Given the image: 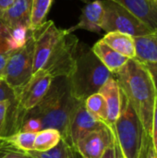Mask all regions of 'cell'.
<instances>
[{
    "label": "cell",
    "mask_w": 157,
    "mask_h": 158,
    "mask_svg": "<svg viewBox=\"0 0 157 158\" xmlns=\"http://www.w3.org/2000/svg\"><path fill=\"white\" fill-rule=\"evenodd\" d=\"M35 39L33 74L43 70L54 79L69 77L73 71L80 41L69 29H59L53 20L32 31Z\"/></svg>",
    "instance_id": "cell-1"
},
{
    "label": "cell",
    "mask_w": 157,
    "mask_h": 158,
    "mask_svg": "<svg viewBox=\"0 0 157 158\" xmlns=\"http://www.w3.org/2000/svg\"><path fill=\"white\" fill-rule=\"evenodd\" d=\"M113 76L135 110L145 133L153 138L156 93L146 66L136 58H130Z\"/></svg>",
    "instance_id": "cell-2"
},
{
    "label": "cell",
    "mask_w": 157,
    "mask_h": 158,
    "mask_svg": "<svg viewBox=\"0 0 157 158\" xmlns=\"http://www.w3.org/2000/svg\"><path fill=\"white\" fill-rule=\"evenodd\" d=\"M81 102L84 101H80L72 95L67 77L56 78L43 100L29 111L23 119L27 118L37 119L41 124V131L57 130L64 141L73 113Z\"/></svg>",
    "instance_id": "cell-3"
},
{
    "label": "cell",
    "mask_w": 157,
    "mask_h": 158,
    "mask_svg": "<svg viewBox=\"0 0 157 158\" xmlns=\"http://www.w3.org/2000/svg\"><path fill=\"white\" fill-rule=\"evenodd\" d=\"M111 77L113 74L94 55L92 48H87L80 43L73 71L68 77L72 95L80 101H85L90 95L98 93Z\"/></svg>",
    "instance_id": "cell-4"
},
{
    "label": "cell",
    "mask_w": 157,
    "mask_h": 158,
    "mask_svg": "<svg viewBox=\"0 0 157 158\" xmlns=\"http://www.w3.org/2000/svg\"><path fill=\"white\" fill-rule=\"evenodd\" d=\"M54 78L45 71L34 73L30 81L16 91L15 100L11 103L2 137L9 136L19 131L24 116L33 109L48 93Z\"/></svg>",
    "instance_id": "cell-5"
},
{
    "label": "cell",
    "mask_w": 157,
    "mask_h": 158,
    "mask_svg": "<svg viewBox=\"0 0 157 158\" xmlns=\"http://www.w3.org/2000/svg\"><path fill=\"white\" fill-rule=\"evenodd\" d=\"M120 94V113L111 131L118 141L123 158H139L144 130L135 110L121 90Z\"/></svg>",
    "instance_id": "cell-6"
},
{
    "label": "cell",
    "mask_w": 157,
    "mask_h": 158,
    "mask_svg": "<svg viewBox=\"0 0 157 158\" xmlns=\"http://www.w3.org/2000/svg\"><path fill=\"white\" fill-rule=\"evenodd\" d=\"M102 3L105 11L102 30L106 33L118 31L134 38L154 32L121 5L112 0H102Z\"/></svg>",
    "instance_id": "cell-7"
},
{
    "label": "cell",
    "mask_w": 157,
    "mask_h": 158,
    "mask_svg": "<svg viewBox=\"0 0 157 158\" xmlns=\"http://www.w3.org/2000/svg\"><path fill=\"white\" fill-rule=\"evenodd\" d=\"M35 39L31 33L26 43L19 48L13 50L7 57L5 81L16 91L24 86L33 75Z\"/></svg>",
    "instance_id": "cell-8"
},
{
    "label": "cell",
    "mask_w": 157,
    "mask_h": 158,
    "mask_svg": "<svg viewBox=\"0 0 157 158\" xmlns=\"http://www.w3.org/2000/svg\"><path fill=\"white\" fill-rule=\"evenodd\" d=\"M105 126L106 125L104 122L98 120L89 113L84 106V102H81L73 113L68 126V134L64 142L67 145L75 148L77 143L85 135Z\"/></svg>",
    "instance_id": "cell-9"
},
{
    "label": "cell",
    "mask_w": 157,
    "mask_h": 158,
    "mask_svg": "<svg viewBox=\"0 0 157 158\" xmlns=\"http://www.w3.org/2000/svg\"><path fill=\"white\" fill-rule=\"evenodd\" d=\"M113 132L108 126L95 130L81 139L75 149L83 158H101L113 143Z\"/></svg>",
    "instance_id": "cell-10"
},
{
    "label": "cell",
    "mask_w": 157,
    "mask_h": 158,
    "mask_svg": "<svg viewBox=\"0 0 157 158\" xmlns=\"http://www.w3.org/2000/svg\"><path fill=\"white\" fill-rule=\"evenodd\" d=\"M129 10L151 31H157V3L155 0H112Z\"/></svg>",
    "instance_id": "cell-11"
},
{
    "label": "cell",
    "mask_w": 157,
    "mask_h": 158,
    "mask_svg": "<svg viewBox=\"0 0 157 158\" xmlns=\"http://www.w3.org/2000/svg\"><path fill=\"white\" fill-rule=\"evenodd\" d=\"M32 12V0H15L4 12L2 19L12 31L16 29L30 30Z\"/></svg>",
    "instance_id": "cell-12"
},
{
    "label": "cell",
    "mask_w": 157,
    "mask_h": 158,
    "mask_svg": "<svg viewBox=\"0 0 157 158\" xmlns=\"http://www.w3.org/2000/svg\"><path fill=\"white\" fill-rule=\"evenodd\" d=\"M104 6L102 0L86 2L81 10V15L77 25L69 30L73 32L76 30H85L92 32H100L104 19Z\"/></svg>",
    "instance_id": "cell-13"
},
{
    "label": "cell",
    "mask_w": 157,
    "mask_h": 158,
    "mask_svg": "<svg viewBox=\"0 0 157 158\" xmlns=\"http://www.w3.org/2000/svg\"><path fill=\"white\" fill-rule=\"evenodd\" d=\"M105 98L107 107V121L106 126L112 129L119 116L121 108V94L116 79L111 77L102 86L99 92Z\"/></svg>",
    "instance_id": "cell-14"
},
{
    "label": "cell",
    "mask_w": 157,
    "mask_h": 158,
    "mask_svg": "<svg viewBox=\"0 0 157 158\" xmlns=\"http://www.w3.org/2000/svg\"><path fill=\"white\" fill-rule=\"evenodd\" d=\"M92 50L112 74L117 73L130 59L112 49L102 39L94 44Z\"/></svg>",
    "instance_id": "cell-15"
},
{
    "label": "cell",
    "mask_w": 157,
    "mask_h": 158,
    "mask_svg": "<svg viewBox=\"0 0 157 158\" xmlns=\"http://www.w3.org/2000/svg\"><path fill=\"white\" fill-rule=\"evenodd\" d=\"M136 59L143 63H157V31L134 37Z\"/></svg>",
    "instance_id": "cell-16"
},
{
    "label": "cell",
    "mask_w": 157,
    "mask_h": 158,
    "mask_svg": "<svg viewBox=\"0 0 157 158\" xmlns=\"http://www.w3.org/2000/svg\"><path fill=\"white\" fill-rule=\"evenodd\" d=\"M102 40L112 49L128 58H136L134 38L130 35L113 31L106 33Z\"/></svg>",
    "instance_id": "cell-17"
},
{
    "label": "cell",
    "mask_w": 157,
    "mask_h": 158,
    "mask_svg": "<svg viewBox=\"0 0 157 158\" xmlns=\"http://www.w3.org/2000/svg\"><path fill=\"white\" fill-rule=\"evenodd\" d=\"M62 141L60 132L56 129H44L36 132L33 151L47 152L56 147Z\"/></svg>",
    "instance_id": "cell-18"
},
{
    "label": "cell",
    "mask_w": 157,
    "mask_h": 158,
    "mask_svg": "<svg viewBox=\"0 0 157 158\" xmlns=\"http://www.w3.org/2000/svg\"><path fill=\"white\" fill-rule=\"evenodd\" d=\"M36 133L19 131L9 136L0 137V143L10 147H13L21 152L33 151V144Z\"/></svg>",
    "instance_id": "cell-19"
},
{
    "label": "cell",
    "mask_w": 157,
    "mask_h": 158,
    "mask_svg": "<svg viewBox=\"0 0 157 158\" xmlns=\"http://www.w3.org/2000/svg\"><path fill=\"white\" fill-rule=\"evenodd\" d=\"M84 106L90 114L106 125L107 107L105 100L100 93L93 94L87 97L84 101Z\"/></svg>",
    "instance_id": "cell-20"
},
{
    "label": "cell",
    "mask_w": 157,
    "mask_h": 158,
    "mask_svg": "<svg viewBox=\"0 0 157 158\" xmlns=\"http://www.w3.org/2000/svg\"><path fill=\"white\" fill-rule=\"evenodd\" d=\"M54 0H32V12L30 31H34L40 27L46 19Z\"/></svg>",
    "instance_id": "cell-21"
},
{
    "label": "cell",
    "mask_w": 157,
    "mask_h": 158,
    "mask_svg": "<svg viewBox=\"0 0 157 158\" xmlns=\"http://www.w3.org/2000/svg\"><path fill=\"white\" fill-rule=\"evenodd\" d=\"M30 158H67V143L62 140L56 147L47 152H23Z\"/></svg>",
    "instance_id": "cell-22"
},
{
    "label": "cell",
    "mask_w": 157,
    "mask_h": 158,
    "mask_svg": "<svg viewBox=\"0 0 157 158\" xmlns=\"http://www.w3.org/2000/svg\"><path fill=\"white\" fill-rule=\"evenodd\" d=\"M13 50L11 30L7 27L3 19L0 18V53L9 55Z\"/></svg>",
    "instance_id": "cell-23"
},
{
    "label": "cell",
    "mask_w": 157,
    "mask_h": 158,
    "mask_svg": "<svg viewBox=\"0 0 157 158\" xmlns=\"http://www.w3.org/2000/svg\"><path fill=\"white\" fill-rule=\"evenodd\" d=\"M15 90L5 81V79H0V102L9 101L12 103L15 100Z\"/></svg>",
    "instance_id": "cell-24"
},
{
    "label": "cell",
    "mask_w": 157,
    "mask_h": 158,
    "mask_svg": "<svg viewBox=\"0 0 157 158\" xmlns=\"http://www.w3.org/2000/svg\"><path fill=\"white\" fill-rule=\"evenodd\" d=\"M0 158H30L23 152L0 143Z\"/></svg>",
    "instance_id": "cell-25"
},
{
    "label": "cell",
    "mask_w": 157,
    "mask_h": 158,
    "mask_svg": "<svg viewBox=\"0 0 157 158\" xmlns=\"http://www.w3.org/2000/svg\"><path fill=\"white\" fill-rule=\"evenodd\" d=\"M10 105L11 103L9 101L0 102V137H2L4 134V131H5L6 123L7 112H8V108Z\"/></svg>",
    "instance_id": "cell-26"
},
{
    "label": "cell",
    "mask_w": 157,
    "mask_h": 158,
    "mask_svg": "<svg viewBox=\"0 0 157 158\" xmlns=\"http://www.w3.org/2000/svg\"><path fill=\"white\" fill-rule=\"evenodd\" d=\"M144 65L146 66V68L151 75L157 95V63H144Z\"/></svg>",
    "instance_id": "cell-27"
},
{
    "label": "cell",
    "mask_w": 157,
    "mask_h": 158,
    "mask_svg": "<svg viewBox=\"0 0 157 158\" xmlns=\"http://www.w3.org/2000/svg\"><path fill=\"white\" fill-rule=\"evenodd\" d=\"M153 140L152 137L148 136L145 131L143 133V143H142V148H141V153H140V156L139 158H146V154H147V149H148V146H149V143L150 142Z\"/></svg>",
    "instance_id": "cell-28"
},
{
    "label": "cell",
    "mask_w": 157,
    "mask_h": 158,
    "mask_svg": "<svg viewBox=\"0 0 157 158\" xmlns=\"http://www.w3.org/2000/svg\"><path fill=\"white\" fill-rule=\"evenodd\" d=\"M8 55L0 53V79H5V69Z\"/></svg>",
    "instance_id": "cell-29"
},
{
    "label": "cell",
    "mask_w": 157,
    "mask_h": 158,
    "mask_svg": "<svg viewBox=\"0 0 157 158\" xmlns=\"http://www.w3.org/2000/svg\"><path fill=\"white\" fill-rule=\"evenodd\" d=\"M114 136V135H113ZM101 158H116V151H115V143H114V138L113 143L108 146V148L105 150V154Z\"/></svg>",
    "instance_id": "cell-30"
},
{
    "label": "cell",
    "mask_w": 157,
    "mask_h": 158,
    "mask_svg": "<svg viewBox=\"0 0 157 158\" xmlns=\"http://www.w3.org/2000/svg\"><path fill=\"white\" fill-rule=\"evenodd\" d=\"M157 134V95L155 97L154 117H153V138Z\"/></svg>",
    "instance_id": "cell-31"
},
{
    "label": "cell",
    "mask_w": 157,
    "mask_h": 158,
    "mask_svg": "<svg viewBox=\"0 0 157 158\" xmlns=\"http://www.w3.org/2000/svg\"><path fill=\"white\" fill-rule=\"evenodd\" d=\"M15 0H0V18H2L4 12L13 4Z\"/></svg>",
    "instance_id": "cell-32"
},
{
    "label": "cell",
    "mask_w": 157,
    "mask_h": 158,
    "mask_svg": "<svg viewBox=\"0 0 157 158\" xmlns=\"http://www.w3.org/2000/svg\"><path fill=\"white\" fill-rule=\"evenodd\" d=\"M79 153L73 147L67 145V158H78Z\"/></svg>",
    "instance_id": "cell-33"
},
{
    "label": "cell",
    "mask_w": 157,
    "mask_h": 158,
    "mask_svg": "<svg viewBox=\"0 0 157 158\" xmlns=\"http://www.w3.org/2000/svg\"><path fill=\"white\" fill-rule=\"evenodd\" d=\"M114 135V133H113ZM114 143H115V151H116V158H123V156L121 154V151H120V148L118 146V141L114 135Z\"/></svg>",
    "instance_id": "cell-34"
},
{
    "label": "cell",
    "mask_w": 157,
    "mask_h": 158,
    "mask_svg": "<svg viewBox=\"0 0 157 158\" xmlns=\"http://www.w3.org/2000/svg\"><path fill=\"white\" fill-rule=\"evenodd\" d=\"M153 144H154V148H155V151L157 157V134L153 138Z\"/></svg>",
    "instance_id": "cell-35"
},
{
    "label": "cell",
    "mask_w": 157,
    "mask_h": 158,
    "mask_svg": "<svg viewBox=\"0 0 157 158\" xmlns=\"http://www.w3.org/2000/svg\"><path fill=\"white\" fill-rule=\"evenodd\" d=\"M78 158H83V157H82V156H81V155L79 154V156H78Z\"/></svg>",
    "instance_id": "cell-36"
},
{
    "label": "cell",
    "mask_w": 157,
    "mask_h": 158,
    "mask_svg": "<svg viewBox=\"0 0 157 158\" xmlns=\"http://www.w3.org/2000/svg\"><path fill=\"white\" fill-rule=\"evenodd\" d=\"M155 2H156V3H157V0H155Z\"/></svg>",
    "instance_id": "cell-37"
}]
</instances>
